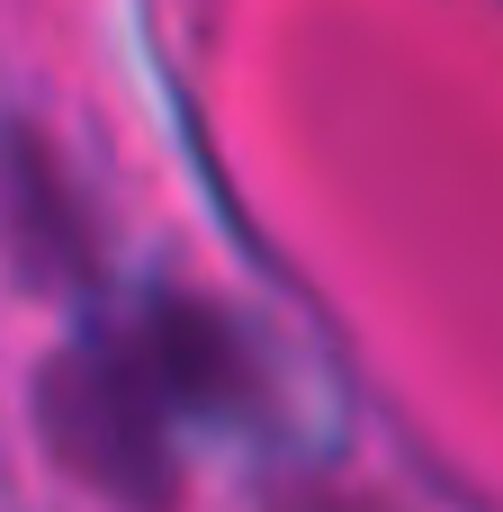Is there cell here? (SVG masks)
Returning a JSON list of instances; mask_svg holds the SVG:
<instances>
[{"instance_id": "cell-3", "label": "cell", "mask_w": 503, "mask_h": 512, "mask_svg": "<svg viewBox=\"0 0 503 512\" xmlns=\"http://www.w3.org/2000/svg\"><path fill=\"white\" fill-rule=\"evenodd\" d=\"M126 342L153 369V387L171 396V414H252V360L225 315H207L189 297H144L126 315Z\"/></svg>"}, {"instance_id": "cell-1", "label": "cell", "mask_w": 503, "mask_h": 512, "mask_svg": "<svg viewBox=\"0 0 503 512\" xmlns=\"http://www.w3.org/2000/svg\"><path fill=\"white\" fill-rule=\"evenodd\" d=\"M36 423H45V450L99 486L108 504L126 512H162L180 486V450H171V396L153 387V369L135 360L126 324H99L81 342L54 351V369L36 378Z\"/></svg>"}, {"instance_id": "cell-2", "label": "cell", "mask_w": 503, "mask_h": 512, "mask_svg": "<svg viewBox=\"0 0 503 512\" xmlns=\"http://www.w3.org/2000/svg\"><path fill=\"white\" fill-rule=\"evenodd\" d=\"M0 252H9L18 279H36V288L90 279L81 198H72L63 162L45 153V135H27V126H0Z\"/></svg>"}]
</instances>
